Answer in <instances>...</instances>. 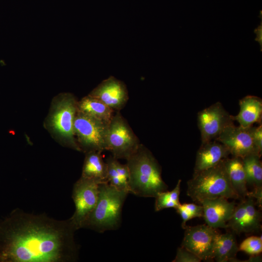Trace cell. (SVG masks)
Listing matches in <instances>:
<instances>
[{"instance_id": "cell-1", "label": "cell", "mask_w": 262, "mask_h": 262, "mask_svg": "<svg viewBox=\"0 0 262 262\" xmlns=\"http://www.w3.org/2000/svg\"><path fill=\"white\" fill-rule=\"evenodd\" d=\"M70 219L16 209L0 221V262H73L79 258Z\"/></svg>"}, {"instance_id": "cell-2", "label": "cell", "mask_w": 262, "mask_h": 262, "mask_svg": "<svg viewBox=\"0 0 262 262\" xmlns=\"http://www.w3.org/2000/svg\"><path fill=\"white\" fill-rule=\"evenodd\" d=\"M129 193L145 197H155L166 191L167 185L162 177L161 168L151 152L140 144L127 159Z\"/></svg>"}, {"instance_id": "cell-3", "label": "cell", "mask_w": 262, "mask_h": 262, "mask_svg": "<svg viewBox=\"0 0 262 262\" xmlns=\"http://www.w3.org/2000/svg\"><path fill=\"white\" fill-rule=\"evenodd\" d=\"M78 101L70 93L53 98L43 125L52 138L64 147L81 151L74 129Z\"/></svg>"}, {"instance_id": "cell-4", "label": "cell", "mask_w": 262, "mask_h": 262, "mask_svg": "<svg viewBox=\"0 0 262 262\" xmlns=\"http://www.w3.org/2000/svg\"><path fill=\"white\" fill-rule=\"evenodd\" d=\"M128 194L108 182L99 183L97 202L83 223L82 228L100 233L117 228L121 222L122 207Z\"/></svg>"}, {"instance_id": "cell-5", "label": "cell", "mask_w": 262, "mask_h": 262, "mask_svg": "<svg viewBox=\"0 0 262 262\" xmlns=\"http://www.w3.org/2000/svg\"><path fill=\"white\" fill-rule=\"evenodd\" d=\"M225 159L212 167L194 174L187 181V195L193 201L200 204L204 200L219 197L239 199L230 182Z\"/></svg>"}, {"instance_id": "cell-6", "label": "cell", "mask_w": 262, "mask_h": 262, "mask_svg": "<svg viewBox=\"0 0 262 262\" xmlns=\"http://www.w3.org/2000/svg\"><path fill=\"white\" fill-rule=\"evenodd\" d=\"M108 123L77 112L74 129L81 151L107 150Z\"/></svg>"}, {"instance_id": "cell-7", "label": "cell", "mask_w": 262, "mask_h": 262, "mask_svg": "<svg viewBox=\"0 0 262 262\" xmlns=\"http://www.w3.org/2000/svg\"><path fill=\"white\" fill-rule=\"evenodd\" d=\"M107 150L115 159H127L138 148L140 143L127 121L117 112L108 123Z\"/></svg>"}, {"instance_id": "cell-8", "label": "cell", "mask_w": 262, "mask_h": 262, "mask_svg": "<svg viewBox=\"0 0 262 262\" xmlns=\"http://www.w3.org/2000/svg\"><path fill=\"white\" fill-rule=\"evenodd\" d=\"M99 183L81 177L74 183L72 197L75 204V212L70 218L77 230L82 226L95 207L98 199Z\"/></svg>"}, {"instance_id": "cell-9", "label": "cell", "mask_w": 262, "mask_h": 262, "mask_svg": "<svg viewBox=\"0 0 262 262\" xmlns=\"http://www.w3.org/2000/svg\"><path fill=\"white\" fill-rule=\"evenodd\" d=\"M181 246L192 252L201 261L213 260L215 242L219 234L217 229L206 224L185 228Z\"/></svg>"}, {"instance_id": "cell-10", "label": "cell", "mask_w": 262, "mask_h": 262, "mask_svg": "<svg viewBox=\"0 0 262 262\" xmlns=\"http://www.w3.org/2000/svg\"><path fill=\"white\" fill-rule=\"evenodd\" d=\"M233 121L219 102L199 112L197 124L202 143L215 139L226 127L233 124Z\"/></svg>"}, {"instance_id": "cell-11", "label": "cell", "mask_w": 262, "mask_h": 262, "mask_svg": "<svg viewBox=\"0 0 262 262\" xmlns=\"http://www.w3.org/2000/svg\"><path fill=\"white\" fill-rule=\"evenodd\" d=\"M251 127H237L232 124L226 127L215 140L223 144L233 157L242 159L251 154L261 156L254 144Z\"/></svg>"}, {"instance_id": "cell-12", "label": "cell", "mask_w": 262, "mask_h": 262, "mask_svg": "<svg viewBox=\"0 0 262 262\" xmlns=\"http://www.w3.org/2000/svg\"><path fill=\"white\" fill-rule=\"evenodd\" d=\"M115 111L125 106L129 99L125 84L113 76L103 80L89 94Z\"/></svg>"}, {"instance_id": "cell-13", "label": "cell", "mask_w": 262, "mask_h": 262, "mask_svg": "<svg viewBox=\"0 0 262 262\" xmlns=\"http://www.w3.org/2000/svg\"><path fill=\"white\" fill-rule=\"evenodd\" d=\"M200 204L203 207L206 224L214 229L226 228L235 208L234 202H229L224 197L206 199Z\"/></svg>"}, {"instance_id": "cell-14", "label": "cell", "mask_w": 262, "mask_h": 262, "mask_svg": "<svg viewBox=\"0 0 262 262\" xmlns=\"http://www.w3.org/2000/svg\"><path fill=\"white\" fill-rule=\"evenodd\" d=\"M229 154L228 148L215 140L202 143L196 154L194 174L215 166Z\"/></svg>"}, {"instance_id": "cell-15", "label": "cell", "mask_w": 262, "mask_h": 262, "mask_svg": "<svg viewBox=\"0 0 262 262\" xmlns=\"http://www.w3.org/2000/svg\"><path fill=\"white\" fill-rule=\"evenodd\" d=\"M240 111L237 115L232 116V119L244 128L251 127L261 120L262 99L256 96H247L239 101Z\"/></svg>"}, {"instance_id": "cell-16", "label": "cell", "mask_w": 262, "mask_h": 262, "mask_svg": "<svg viewBox=\"0 0 262 262\" xmlns=\"http://www.w3.org/2000/svg\"><path fill=\"white\" fill-rule=\"evenodd\" d=\"M101 152L91 151L85 153L81 177L100 183L107 181V165Z\"/></svg>"}, {"instance_id": "cell-17", "label": "cell", "mask_w": 262, "mask_h": 262, "mask_svg": "<svg viewBox=\"0 0 262 262\" xmlns=\"http://www.w3.org/2000/svg\"><path fill=\"white\" fill-rule=\"evenodd\" d=\"M226 169L231 186L239 199H244L248 191L246 187V180L242 159L233 157L224 160Z\"/></svg>"}, {"instance_id": "cell-18", "label": "cell", "mask_w": 262, "mask_h": 262, "mask_svg": "<svg viewBox=\"0 0 262 262\" xmlns=\"http://www.w3.org/2000/svg\"><path fill=\"white\" fill-rule=\"evenodd\" d=\"M239 251L233 233H219L215 242L213 258L217 262H237L236 255Z\"/></svg>"}, {"instance_id": "cell-19", "label": "cell", "mask_w": 262, "mask_h": 262, "mask_svg": "<svg viewBox=\"0 0 262 262\" xmlns=\"http://www.w3.org/2000/svg\"><path fill=\"white\" fill-rule=\"evenodd\" d=\"M78 112L109 123L114 110L101 101L89 95L78 101Z\"/></svg>"}, {"instance_id": "cell-20", "label": "cell", "mask_w": 262, "mask_h": 262, "mask_svg": "<svg viewBox=\"0 0 262 262\" xmlns=\"http://www.w3.org/2000/svg\"><path fill=\"white\" fill-rule=\"evenodd\" d=\"M258 154H251L242 159L247 183L254 187H262V164Z\"/></svg>"}, {"instance_id": "cell-21", "label": "cell", "mask_w": 262, "mask_h": 262, "mask_svg": "<svg viewBox=\"0 0 262 262\" xmlns=\"http://www.w3.org/2000/svg\"><path fill=\"white\" fill-rule=\"evenodd\" d=\"M181 180L178 181L175 187L171 191L167 190L158 194L155 198V211H160L164 209H176L180 204V194Z\"/></svg>"}, {"instance_id": "cell-22", "label": "cell", "mask_w": 262, "mask_h": 262, "mask_svg": "<svg viewBox=\"0 0 262 262\" xmlns=\"http://www.w3.org/2000/svg\"><path fill=\"white\" fill-rule=\"evenodd\" d=\"M244 199L246 209V218L244 232H253L261 228V213L255 207L256 203L252 197L247 196Z\"/></svg>"}, {"instance_id": "cell-23", "label": "cell", "mask_w": 262, "mask_h": 262, "mask_svg": "<svg viewBox=\"0 0 262 262\" xmlns=\"http://www.w3.org/2000/svg\"><path fill=\"white\" fill-rule=\"evenodd\" d=\"M245 218L246 209L243 199L242 202L235 206L231 217L227 223L226 228H230L236 234L244 232Z\"/></svg>"}, {"instance_id": "cell-24", "label": "cell", "mask_w": 262, "mask_h": 262, "mask_svg": "<svg viewBox=\"0 0 262 262\" xmlns=\"http://www.w3.org/2000/svg\"><path fill=\"white\" fill-rule=\"evenodd\" d=\"M107 165V181L112 186L129 193L128 181L123 180L116 171L112 162V156L106 159Z\"/></svg>"}, {"instance_id": "cell-25", "label": "cell", "mask_w": 262, "mask_h": 262, "mask_svg": "<svg viewBox=\"0 0 262 262\" xmlns=\"http://www.w3.org/2000/svg\"><path fill=\"white\" fill-rule=\"evenodd\" d=\"M239 251L251 255H258L262 251V237L252 236L245 239L239 246Z\"/></svg>"}, {"instance_id": "cell-26", "label": "cell", "mask_w": 262, "mask_h": 262, "mask_svg": "<svg viewBox=\"0 0 262 262\" xmlns=\"http://www.w3.org/2000/svg\"><path fill=\"white\" fill-rule=\"evenodd\" d=\"M201 260L196 255L186 249L180 247L177 249L175 258L173 262H200Z\"/></svg>"}, {"instance_id": "cell-27", "label": "cell", "mask_w": 262, "mask_h": 262, "mask_svg": "<svg viewBox=\"0 0 262 262\" xmlns=\"http://www.w3.org/2000/svg\"><path fill=\"white\" fill-rule=\"evenodd\" d=\"M180 205L188 212L192 218L203 217V209L201 205H199L195 203H184L180 204Z\"/></svg>"}, {"instance_id": "cell-28", "label": "cell", "mask_w": 262, "mask_h": 262, "mask_svg": "<svg viewBox=\"0 0 262 262\" xmlns=\"http://www.w3.org/2000/svg\"><path fill=\"white\" fill-rule=\"evenodd\" d=\"M251 132L253 141L259 153L262 155V126L251 127Z\"/></svg>"}, {"instance_id": "cell-29", "label": "cell", "mask_w": 262, "mask_h": 262, "mask_svg": "<svg viewBox=\"0 0 262 262\" xmlns=\"http://www.w3.org/2000/svg\"><path fill=\"white\" fill-rule=\"evenodd\" d=\"M247 196L256 199V203L259 207L262 208V187H254L253 190L248 192Z\"/></svg>"}, {"instance_id": "cell-30", "label": "cell", "mask_w": 262, "mask_h": 262, "mask_svg": "<svg viewBox=\"0 0 262 262\" xmlns=\"http://www.w3.org/2000/svg\"><path fill=\"white\" fill-rule=\"evenodd\" d=\"M177 212L180 215L182 222L181 223V227L183 229H185L186 225V222L192 219L191 215L188 213V212L183 208L180 204L176 209Z\"/></svg>"}, {"instance_id": "cell-31", "label": "cell", "mask_w": 262, "mask_h": 262, "mask_svg": "<svg viewBox=\"0 0 262 262\" xmlns=\"http://www.w3.org/2000/svg\"><path fill=\"white\" fill-rule=\"evenodd\" d=\"M262 22H261V24L256 28L255 29L254 32L256 34V37L255 38V40L258 41L260 46H261V50L262 51Z\"/></svg>"}, {"instance_id": "cell-32", "label": "cell", "mask_w": 262, "mask_h": 262, "mask_svg": "<svg viewBox=\"0 0 262 262\" xmlns=\"http://www.w3.org/2000/svg\"><path fill=\"white\" fill-rule=\"evenodd\" d=\"M245 262H262V257L260 255H254L250 257L249 259L247 261Z\"/></svg>"}]
</instances>
